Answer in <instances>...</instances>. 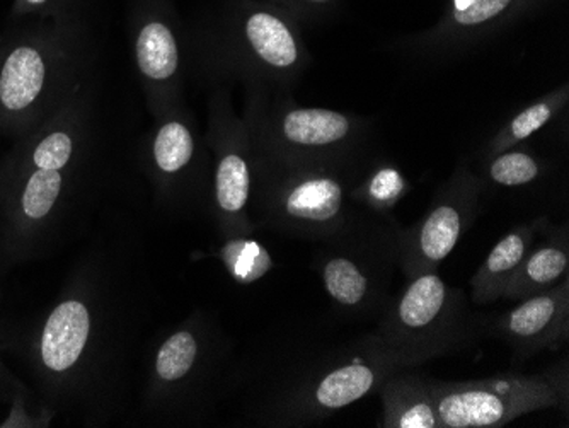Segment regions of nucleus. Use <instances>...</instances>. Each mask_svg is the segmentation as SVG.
Returning a JSON list of instances; mask_svg holds the SVG:
<instances>
[{
	"label": "nucleus",
	"mask_w": 569,
	"mask_h": 428,
	"mask_svg": "<svg viewBox=\"0 0 569 428\" xmlns=\"http://www.w3.org/2000/svg\"><path fill=\"white\" fill-rule=\"evenodd\" d=\"M63 178L59 169H41L31 172L24 190L19 198L22 223H37L47 220L56 209L57 200L62 193Z\"/></svg>",
	"instance_id": "15"
},
{
	"label": "nucleus",
	"mask_w": 569,
	"mask_h": 428,
	"mask_svg": "<svg viewBox=\"0 0 569 428\" xmlns=\"http://www.w3.org/2000/svg\"><path fill=\"white\" fill-rule=\"evenodd\" d=\"M440 428H500L536 411H568V359L533 374L505 372L469 381L430 377Z\"/></svg>",
	"instance_id": "3"
},
{
	"label": "nucleus",
	"mask_w": 569,
	"mask_h": 428,
	"mask_svg": "<svg viewBox=\"0 0 569 428\" xmlns=\"http://www.w3.org/2000/svg\"><path fill=\"white\" fill-rule=\"evenodd\" d=\"M249 43L256 56L277 69H289L299 59L296 40L280 19L270 14H254L246 27Z\"/></svg>",
	"instance_id": "13"
},
{
	"label": "nucleus",
	"mask_w": 569,
	"mask_h": 428,
	"mask_svg": "<svg viewBox=\"0 0 569 428\" xmlns=\"http://www.w3.org/2000/svg\"><path fill=\"white\" fill-rule=\"evenodd\" d=\"M249 168L238 155L223 156L216 176L217 203L222 213L234 219L246 209L249 198Z\"/></svg>",
	"instance_id": "16"
},
{
	"label": "nucleus",
	"mask_w": 569,
	"mask_h": 428,
	"mask_svg": "<svg viewBox=\"0 0 569 428\" xmlns=\"http://www.w3.org/2000/svg\"><path fill=\"white\" fill-rule=\"evenodd\" d=\"M402 226L363 209L325 239L319 277L341 321H377L392 297Z\"/></svg>",
	"instance_id": "2"
},
{
	"label": "nucleus",
	"mask_w": 569,
	"mask_h": 428,
	"mask_svg": "<svg viewBox=\"0 0 569 428\" xmlns=\"http://www.w3.org/2000/svg\"><path fill=\"white\" fill-rule=\"evenodd\" d=\"M361 210L353 191L332 175L302 178L284 191L280 203L281 222L321 241L340 231Z\"/></svg>",
	"instance_id": "6"
},
{
	"label": "nucleus",
	"mask_w": 569,
	"mask_h": 428,
	"mask_svg": "<svg viewBox=\"0 0 569 428\" xmlns=\"http://www.w3.org/2000/svg\"><path fill=\"white\" fill-rule=\"evenodd\" d=\"M551 222L548 217L519 223L507 232L489 251L471 279V300L476 306L495 305L503 299L508 283L522 267L533 242Z\"/></svg>",
	"instance_id": "7"
},
{
	"label": "nucleus",
	"mask_w": 569,
	"mask_h": 428,
	"mask_svg": "<svg viewBox=\"0 0 569 428\" xmlns=\"http://www.w3.org/2000/svg\"><path fill=\"white\" fill-rule=\"evenodd\" d=\"M153 156L164 172H178L179 169H183L193 156L190 130L178 121L164 125L156 139Z\"/></svg>",
	"instance_id": "19"
},
{
	"label": "nucleus",
	"mask_w": 569,
	"mask_h": 428,
	"mask_svg": "<svg viewBox=\"0 0 569 428\" xmlns=\"http://www.w3.org/2000/svg\"><path fill=\"white\" fill-rule=\"evenodd\" d=\"M405 191L406 183L402 176L396 169L383 168L372 176V180H369L363 193L355 195L353 200L361 209L389 213V210L395 209Z\"/></svg>",
	"instance_id": "20"
},
{
	"label": "nucleus",
	"mask_w": 569,
	"mask_h": 428,
	"mask_svg": "<svg viewBox=\"0 0 569 428\" xmlns=\"http://www.w3.org/2000/svg\"><path fill=\"white\" fill-rule=\"evenodd\" d=\"M486 330L511 350L513 362H527L540 351H558L569 341V275L545 292L519 300Z\"/></svg>",
	"instance_id": "5"
},
{
	"label": "nucleus",
	"mask_w": 569,
	"mask_h": 428,
	"mask_svg": "<svg viewBox=\"0 0 569 428\" xmlns=\"http://www.w3.org/2000/svg\"><path fill=\"white\" fill-rule=\"evenodd\" d=\"M198 356H200V344L193 331L181 330L162 345L156 369L164 381H181L193 370Z\"/></svg>",
	"instance_id": "17"
},
{
	"label": "nucleus",
	"mask_w": 569,
	"mask_h": 428,
	"mask_svg": "<svg viewBox=\"0 0 569 428\" xmlns=\"http://www.w3.org/2000/svg\"><path fill=\"white\" fill-rule=\"evenodd\" d=\"M555 111L556 107L551 99L539 101V103L527 108V110L517 115V117L511 120V123L508 125L507 136H505L503 142L505 140L529 139L533 132L542 129V127L551 120Z\"/></svg>",
	"instance_id": "22"
},
{
	"label": "nucleus",
	"mask_w": 569,
	"mask_h": 428,
	"mask_svg": "<svg viewBox=\"0 0 569 428\" xmlns=\"http://www.w3.org/2000/svg\"><path fill=\"white\" fill-rule=\"evenodd\" d=\"M539 171V165L532 156L526 152H505L491 162L489 176L501 187H522L532 183Z\"/></svg>",
	"instance_id": "21"
},
{
	"label": "nucleus",
	"mask_w": 569,
	"mask_h": 428,
	"mask_svg": "<svg viewBox=\"0 0 569 428\" xmlns=\"http://www.w3.org/2000/svg\"><path fill=\"white\" fill-rule=\"evenodd\" d=\"M284 139L300 147L328 149L347 142L353 133V123L347 115L332 110H293L283 118Z\"/></svg>",
	"instance_id": "12"
},
{
	"label": "nucleus",
	"mask_w": 569,
	"mask_h": 428,
	"mask_svg": "<svg viewBox=\"0 0 569 428\" xmlns=\"http://www.w3.org/2000/svg\"><path fill=\"white\" fill-rule=\"evenodd\" d=\"M486 330V319L472 315L468 297L437 271L415 275L383 308L376 331L387 354L402 369L472 347Z\"/></svg>",
	"instance_id": "1"
},
{
	"label": "nucleus",
	"mask_w": 569,
	"mask_h": 428,
	"mask_svg": "<svg viewBox=\"0 0 569 428\" xmlns=\"http://www.w3.org/2000/svg\"><path fill=\"white\" fill-rule=\"evenodd\" d=\"M222 255L230 275L242 283L256 282L273 267L267 249L246 239H232L227 242Z\"/></svg>",
	"instance_id": "18"
},
{
	"label": "nucleus",
	"mask_w": 569,
	"mask_h": 428,
	"mask_svg": "<svg viewBox=\"0 0 569 428\" xmlns=\"http://www.w3.org/2000/svg\"><path fill=\"white\" fill-rule=\"evenodd\" d=\"M72 156V139L66 132L44 137L33 150V165L41 169H62Z\"/></svg>",
	"instance_id": "23"
},
{
	"label": "nucleus",
	"mask_w": 569,
	"mask_h": 428,
	"mask_svg": "<svg viewBox=\"0 0 569 428\" xmlns=\"http://www.w3.org/2000/svg\"><path fill=\"white\" fill-rule=\"evenodd\" d=\"M569 275V226L549 222L505 290L503 299L519 302L545 292Z\"/></svg>",
	"instance_id": "8"
},
{
	"label": "nucleus",
	"mask_w": 569,
	"mask_h": 428,
	"mask_svg": "<svg viewBox=\"0 0 569 428\" xmlns=\"http://www.w3.org/2000/svg\"><path fill=\"white\" fill-rule=\"evenodd\" d=\"M47 66L37 48L18 47L0 69V107L11 113L28 110L40 98Z\"/></svg>",
	"instance_id": "11"
},
{
	"label": "nucleus",
	"mask_w": 569,
	"mask_h": 428,
	"mask_svg": "<svg viewBox=\"0 0 569 428\" xmlns=\"http://www.w3.org/2000/svg\"><path fill=\"white\" fill-rule=\"evenodd\" d=\"M26 2L31 6H40L43 4V2H47V0H26Z\"/></svg>",
	"instance_id": "25"
},
{
	"label": "nucleus",
	"mask_w": 569,
	"mask_h": 428,
	"mask_svg": "<svg viewBox=\"0 0 569 428\" xmlns=\"http://www.w3.org/2000/svg\"><path fill=\"white\" fill-rule=\"evenodd\" d=\"M476 185L459 181L438 195L430 209L399 236V271L405 279L437 271L479 216Z\"/></svg>",
	"instance_id": "4"
},
{
	"label": "nucleus",
	"mask_w": 569,
	"mask_h": 428,
	"mask_svg": "<svg viewBox=\"0 0 569 428\" xmlns=\"http://www.w3.org/2000/svg\"><path fill=\"white\" fill-rule=\"evenodd\" d=\"M91 331V316L81 300H66L44 322L40 340V359L53 374L72 369L84 351Z\"/></svg>",
	"instance_id": "10"
},
{
	"label": "nucleus",
	"mask_w": 569,
	"mask_h": 428,
	"mask_svg": "<svg viewBox=\"0 0 569 428\" xmlns=\"http://www.w3.org/2000/svg\"><path fill=\"white\" fill-rule=\"evenodd\" d=\"M511 0H469V4L453 12V18L462 27H475L493 19L508 8Z\"/></svg>",
	"instance_id": "24"
},
{
	"label": "nucleus",
	"mask_w": 569,
	"mask_h": 428,
	"mask_svg": "<svg viewBox=\"0 0 569 428\" xmlns=\"http://www.w3.org/2000/svg\"><path fill=\"white\" fill-rule=\"evenodd\" d=\"M0 377H2V370H0Z\"/></svg>",
	"instance_id": "27"
},
{
	"label": "nucleus",
	"mask_w": 569,
	"mask_h": 428,
	"mask_svg": "<svg viewBox=\"0 0 569 428\" xmlns=\"http://www.w3.org/2000/svg\"><path fill=\"white\" fill-rule=\"evenodd\" d=\"M140 70L153 81H166L178 69V48L171 31L161 22H150L137 43Z\"/></svg>",
	"instance_id": "14"
},
{
	"label": "nucleus",
	"mask_w": 569,
	"mask_h": 428,
	"mask_svg": "<svg viewBox=\"0 0 569 428\" xmlns=\"http://www.w3.org/2000/svg\"><path fill=\"white\" fill-rule=\"evenodd\" d=\"M377 395L382 402V428H440L430 377L399 369L387 377Z\"/></svg>",
	"instance_id": "9"
},
{
	"label": "nucleus",
	"mask_w": 569,
	"mask_h": 428,
	"mask_svg": "<svg viewBox=\"0 0 569 428\" xmlns=\"http://www.w3.org/2000/svg\"><path fill=\"white\" fill-rule=\"evenodd\" d=\"M315 2H325V0H315Z\"/></svg>",
	"instance_id": "26"
}]
</instances>
